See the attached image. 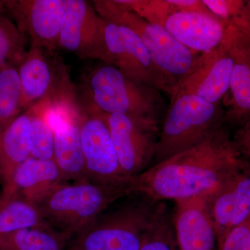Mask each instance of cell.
Returning a JSON list of instances; mask_svg holds the SVG:
<instances>
[{
	"mask_svg": "<svg viewBox=\"0 0 250 250\" xmlns=\"http://www.w3.org/2000/svg\"><path fill=\"white\" fill-rule=\"evenodd\" d=\"M225 123L205 141L131 177L134 195L154 201L207 195L244 163Z\"/></svg>",
	"mask_w": 250,
	"mask_h": 250,
	"instance_id": "1",
	"label": "cell"
},
{
	"mask_svg": "<svg viewBox=\"0 0 250 250\" xmlns=\"http://www.w3.org/2000/svg\"><path fill=\"white\" fill-rule=\"evenodd\" d=\"M131 195V178L113 184L85 180L62 184L36 207L49 227L70 238L110 206Z\"/></svg>",
	"mask_w": 250,
	"mask_h": 250,
	"instance_id": "2",
	"label": "cell"
},
{
	"mask_svg": "<svg viewBox=\"0 0 250 250\" xmlns=\"http://www.w3.org/2000/svg\"><path fill=\"white\" fill-rule=\"evenodd\" d=\"M159 205L141 195L116 209L107 208L70 236L66 250H140Z\"/></svg>",
	"mask_w": 250,
	"mask_h": 250,
	"instance_id": "3",
	"label": "cell"
},
{
	"mask_svg": "<svg viewBox=\"0 0 250 250\" xmlns=\"http://www.w3.org/2000/svg\"><path fill=\"white\" fill-rule=\"evenodd\" d=\"M93 5L105 21L134 31L156 66L176 86L192 71L198 62L200 54L182 45L165 27L140 17L120 0H100L93 1Z\"/></svg>",
	"mask_w": 250,
	"mask_h": 250,
	"instance_id": "4",
	"label": "cell"
},
{
	"mask_svg": "<svg viewBox=\"0 0 250 250\" xmlns=\"http://www.w3.org/2000/svg\"><path fill=\"white\" fill-rule=\"evenodd\" d=\"M225 123V110L220 104L190 94L171 98L156 145V164L197 146Z\"/></svg>",
	"mask_w": 250,
	"mask_h": 250,
	"instance_id": "5",
	"label": "cell"
},
{
	"mask_svg": "<svg viewBox=\"0 0 250 250\" xmlns=\"http://www.w3.org/2000/svg\"><path fill=\"white\" fill-rule=\"evenodd\" d=\"M89 82L96 111L158 120L162 105L159 90L130 80L108 64L95 69Z\"/></svg>",
	"mask_w": 250,
	"mask_h": 250,
	"instance_id": "6",
	"label": "cell"
},
{
	"mask_svg": "<svg viewBox=\"0 0 250 250\" xmlns=\"http://www.w3.org/2000/svg\"><path fill=\"white\" fill-rule=\"evenodd\" d=\"M98 112L107 125L125 177L131 178L147 170L155 154L158 120Z\"/></svg>",
	"mask_w": 250,
	"mask_h": 250,
	"instance_id": "7",
	"label": "cell"
},
{
	"mask_svg": "<svg viewBox=\"0 0 250 250\" xmlns=\"http://www.w3.org/2000/svg\"><path fill=\"white\" fill-rule=\"evenodd\" d=\"M105 41L108 65L116 67L130 80L172 96L175 83L156 66L134 31L106 21Z\"/></svg>",
	"mask_w": 250,
	"mask_h": 250,
	"instance_id": "8",
	"label": "cell"
},
{
	"mask_svg": "<svg viewBox=\"0 0 250 250\" xmlns=\"http://www.w3.org/2000/svg\"><path fill=\"white\" fill-rule=\"evenodd\" d=\"M106 21L93 5L84 0H67L62 16L59 47L83 59L109 63L106 41Z\"/></svg>",
	"mask_w": 250,
	"mask_h": 250,
	"instance_id": "9",
	"label": "cell"
},
{
	"mask_svg": "<svg viewBox=\"0 0 250 250\" xmlns=\"http://www.w3.org/2000/svg\"><path fill=\"white\" fill-rule=\"evenodd\" d=\"M223 42L233 62L225 120L238 128L250 119V21L247 11L229 23Z\"/></svg>",
	"mask_w": 250,
	"mask_h": 250,
	"instance_id": "10",
	"label": "cell"
},
{
	"mask_svg": "<svg viewBox=\"0 0 250 250\" xmlns=\"http://www.w3.org/2000/svg\"><path fill=\"white\" fill-rule=\"evenodd\" d=\"M67 0H16L0 1L31 47L53 54L59 47V34Z\"/></svg>",
	"mask_w": 250,
	"mask_h": 250,
	"instance_id": "11",
	"label": "cell"
},
{
	"mask_svg": "<svg viewBox=\"0 0 250 250\" xmlns=\"http://www.w3.org/2000/svg\"><path fill=\"white\" fill-rule=\"evenodd\" d=\"M68 98L55 102L48 112L54 135L53 160L65 183L86 180L78 112Z\"/></svg>",
	"mask_w": 250,
	"mask_h": 250,
	"instance_id": "12",
	"label": "cell"
},
{
	"mask_svg": "<svg viewBox=\"0 0 250 250\" xmlns=\"http://www.w3.org/2000/svg\"><path fill=\"white\" fill-rule=\"evenodd\" d=\"M217 243L250 215V162L246 160L216 189L206 195Z\"/></svg>",
	"mask_w": 250,
	"mask_h": 250,
	"instance_id": "13",
	"label": "cell"
},
{
	"mask_svg": "<svg viewBox=\"0 0 250 250\" xmlns=\"http://www.w3.org/2000/svg\"><path fill=\"white\" fill-rule=\"evenodd\" d=\"M80 136L87 181L113 184L129 179L122 172L109 129L98 111L82 118Z\"/></svg>",
	"mask_w": 250,
	"mask_h": 250,
	"instance_id": "14",
	"label": "cell"
},
{
	"mask_svg": "<svg viewBox=\"0 0 250 250\" xmlns=\"http://www.w3.org/2000/svg\"><path fill=\"white\" fill-rule=\"evenodd\" d=\"M233 66L232 57L223 41L217 48L200 54L196 65L179 82L170 99L190 94L214 104H220L229 90Z\"/></svg>",
	"mask_w": 250,
	"mask_h": 250,
	"instance_id": "15",
	"label": "cell"
},
{
	"mask_svg": "<svg viewBox=\"0 0 250 250\" xmlns=\"http://www.w3.org/2000/svg\"><path fill=\"white\" fill-rule=\"evenodd\" d=\"M175 203L173 229L179 250H215L216 233L206 195Z\"/></svg>",
	"mask_w": 250,
	"mask_h": 250,
	"instance_id": "16",
	"label": "cell"
},
{
	"mask_svg": "<svg viewBox=\"0 0 250 250\" xmlns=\"http://www.w3.org/2000/svg\"><path fill=\"white\" fill-rule=\"evenodd\" d=\"M164 27L180 43L197 53H206L221 45L228 24L211 13L177 11Z\"/></svg>",
	"mask_w": 250,
	"mask_h": 250,
	"instance_id": "17",
	"label": "cell"
},
{
	"mask_svg": "<svg viewBox=\"0 0 250 250\" xmlns=\"http://www.w3.org/2000/svg\"><path fill=\"white\" fill-rule=\"evenodd\" d=\"M30 108L0 129V182L2 196H13L15 172L31 156Z\"/></svg>",
	"mask_w": 250,
	"mask_h": 250,
	"instance_id": "18",
	"label": "cell"
},
{
	"mask_svg": "<svg viewBox=\"0 0 250 250\" xmlns=\"http://www.w3.org/2000/svg\"><path fill=\"white\" fill-rule=\"evenodd\" d=\"M39 47H30L18 69L22 87V108L28 109L45 99H52L55 86V70L47 56Z\"/></svg>",
	"mask_w": 250,
	"mask_h": 250,
	"instance_id": "19",
	"label": "cell"
},
{
	"mask_svg": "<svg viewBox=\"0 0 250 250\" xmlns=\"http://www.w3.org/2000/svg\"><path fill=\"white\" fill-rule=\"evenodd\" d=\"M65 182L54 160L29 157L18 167L13 181V196L37 205Z\"/></svg>",
	"mask_w": 250,
	"mask_h": 250,
	"instance_id": "20",
	"label": "cell"
},
{
	"mask_svg": "<svg viewBox=\"0 0 250 250\" xmlns=\"http://www.w3.org/2000/svg\"><path fill=\"white\" fill-rule=\"evenodd\" d=\"M70 237L51 227L0 233V250H66Z\"/></svg>",
	"mask_w": 250,
	"mask_h": 250,
	"instance_id": "21",
	"label": "cell"
},
{
	"mask_svg": "<svg viewBox=\"0 0 250 250\" xmlns=\"http://www.w3.org/2000/svg\"><path fill=\"white\" fill-rule=\"evenodd\" d=\"M49 227L36 205L18 196L0 197V233Z\"/></svg>",
	"mask_w": 250,
	"mask_h": 250,
	"instance_id": "22",
	"label": "cell"
},
{
	"mask_svg": "<svg viewBox=\"0 0 250 250\" xmlns=\"http://www.w3.org/2000/svg\"><path fill=\"white\" fill-rule=\"evenodd\" d=\"M55 102L52 99H45L30 107L31 157L34 159L53 160L54 135L49 123L48 112Z\"/></svg>",
	"mask_w": 250,
	"mask_h": 250,
	"instance_id": "23",
	"label": "cell"
},
{
	"mask_svg": "<svg viewBox=\"0 0 250 250\" xmlns=\"http://www.w3.org/2000/svg\"><path fill=\"white\" fill-rule=\"evenodd\" d=\"M22 87L18 70L10 65L0 67V129L17 118L22 110Z\"/></svg>",
	"mask_w": 250,
	"mask_h": 250,
	"instance_id": "24",
	"label": "cell"
},
{
	"mask_svg": "<svg viewBox=\"0 0 250 250\" xmlns=\"http://www.w3.org/2000/svg\"><path fill=\"white\" fill-rule=\"evenodd\" d=\"M140 250H179L165 206L159 205L155 218L143 239Z\"/></svg>",
	"mask_w": 250,
	"mask_h": 250,
	"instance_id": "25",
	"label": "cell"
},
{
	"mask_svg": "<svg viewBox=\"0 0 250 250\" xmlns=\"http://www.w3.org/2000/svg\"><path fill=\"white\" fill-rule=\"evenodd\" d=\"M27 40L16 24L0 14V65L6 62L20 64L27 53Z\"/></svg>",
	"mask_w": 250,
	"mask_h": 250,
	"instance_id": "26",
	"label": "cell"
},
{
	"mask_svg": "<svg viewBox=\"0 0 250 250\" xmlns=\"http://www.w3.org/2000/svg\"><path fill=\"white\" fill-rule=\"evenodd\" d=\"M147 22L165 26L171 15L177 12L169 0H120Z\"/></svg>",
	"mask_w": 250,
	"mask_h": 250,
	"instance_id": "27",
	"label": "cell"
},
{
	"mask_svg": "<svg viewBox=\"0 0 250 250\" xmlns=\"http://www.w3.org/2000/svg\"><path fill=\"white\" fill-rule=\"evenodd\" d=\"M202 2L212 14L227 24L246 11V1L243 0H202Z\"/></svg>",
	"mask_w": 250,
	"mask_h": 250,
	"instance_id": "28",
	"label": "cell"
},
{
	"mask_svg": "<svg viewBox=\"0 0 250 250\" xmlns=\"http://www.w3.org/2000/svg\"><path fill=\"white\" fill-rule=\"evenodd\" d=\"M218 250H250V215L218 243Z\"/></svg>",
	"mask_w": 250,
	"mask_h": 250,
	"instance_id": "29",
	"label": "cell"
},
{
	"mask_svg": "<svg viewBox=\"0 0 250 250\" xmlns=\"http://www.w3.org/2000/svg\"><path fill=\"white\" fill-rule=\"evenodd\" d=\"M233 143L242 157L246 160L250 159V119L237 128L232 137Z\"/></svg>",
	"mask_w": 250,
	"mask_h": 250,
	"instance_id": "30",
	"label": "cell"
},
{
	"mask_svg": "<svg viewBox=\"0 0 250 250\" xmlns=\"http://www.w3.org/2000/svg\"><path fill=\"white\" fill-rule=\"evenodd\" d=\"M177 11H200L210 13L200 0H169Z\"/></svg>",
	"mask_w": 250,
	"mask_h": 250,
	"instance_id": "31",
	"label": "cell"
},
{
	"mask_svg": "<svg viewBox=\"0 0 250 250\" xmlns=\"http://www.w3.org/2000/svg\"><path fill=\"white\" fill-rule=\"evenodd\" d=\"M246 10L250 21V1H246Z\"/></svg>",
	"mask_w": 250,
	"mask_h": 250,
	"instance_id": "32",
	"label": "cell"
}]
</instances>
